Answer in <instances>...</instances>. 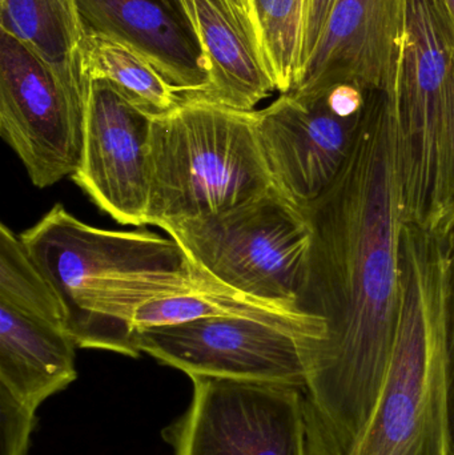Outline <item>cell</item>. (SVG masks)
<instances>
[{"label": "cell", "mask_w": 454, "mask_h": 455, "mask_svg": "<svg viewBox=\"0 0 454 455\" xmlns=\"http://www.w3.org/2000/svg\"><path fill=\"white\" fill-rule=\"evenodd\" d=\"M314 228L304 310L325 323L304 387L311 455H346L386 382L402 307L404 226L391 90H373L351 156L306 208Z\"/></svg>", "instance_id": "obj_1"}, {"label": "cell", "mask_w": 454, "mask_h": 455, "mask_svg": "<svg viewBox=\"0 0 454 455\" xmlns=\"http://www.w3.org/2000/svg\"><path fill=\"white\" fill-rule=\"evenodd\" d=\"M20 237L60 294L77 347L123 355L135 352L138 307L159 297L172 275L195 267L171 235L88 226L61 204Z\"/></svg>", "instance_id": "obj_2"}, {"label": "cell", "mask_w": 454, "mask_h": 455, "mask_svg": "<svg viewBox=\"0 0 454 455\" xmlns=\"http://www.w3.org/2000/svg\"><path fill=\"white\" fill-rule=\"evenodd\" d=\"M402 307L375 411L346 455H450L442 235L404 223Z\"/></svg>", "instance_id": "obj_3"}, {"label": "cell", "mask_w": 454, "mask_h": 455, "mask_svg": "<svg viewBox=\"0 0 454 455\" xmlns=\"http://www.w3.org/2000/svg\"><path fill=\"white\" fill-rule=\"evenodd\" d=\"M255 111L184 98L152 117L148 224L216 215L274 187Z\"/></svg>", "instance_id": "obj_4"}, {"label": "cell", "mask_w": 454, "mask_h": 455, "mask_svg": "<svg viewBox=\"0 0 454 455\" xmlns=\"http://www.w3.org/2000/svg\"><path fill=\"white\" fill-rule=\"evenodd\" d=\"M196 267L266 301L301 307L311 277L314 228L275 187L232 210L162 227Z\"/></svg>", "instance_id": "obj_5"}, {"label": "cell", "mask_w": 454, "mask_h": 455, "mask_svg": "<svg viewBox=\"0 0 454 455\" xmlns=\"http://www.w3.org/2000/svg\"><path fill=\"white\" fill-rule=\"evenodd\" d=\"M325 323L211 317L136 331L141 353L187 376L303 389Z\"/></svg>", "instance_id": "obj_6"}, {"label": "cell", "mask_w": 454, "mask_h": 455, "mask_svg": "<svg viewBox=\"0 0 454 455\" xmlns=\"http://www.w3.org/2000/svg\"><path fill=\"white\" fill-rule=\"evenodd\" d=\"M186 413L163 430L175 455H311L303 389L191 377Z\"/></svg>", "instance_id": "obj_7"}, {"label": "cell", "mask_w": 454, "mask_h": 455, "mask_svg": "<svg viewBox=\"0 0 454 455\" xmlns=\"http://www.w3.org/2000/svg\"><path fill=\"white\" fill-rule=\"evenodd\" d=\"M454 24L442 0H407L404 45L392 88L397 168L405 187L442 181Z\"/></svg>", "instance_id": "obj_8"}, {"label": "cell", "mask_w": 454, "mask_h": 455, "mask_svg": "<svg viewBox=\"0 0 454 455\" xmlns=\"http://www.w3.org/2000/svg\"><path fill=\"white\" fill-rule=\"evenodd\" d=\"M85 101L39 56L0 31V135L37 188L76 172Z\"/></svg>", "instance_id": "obj_9"}, {"label": "cell", "mask_w": 454, "mask_h": 455, "mask_svg": "<svg viewBox=\"0 0 454 455\" xmlns=\"http://www.w3.org/2000/svg\"><path fill=\"white\" fill-rule=\"evenodd\" d=\"M151 115L106 80H88L82 155L72 180L123 226H148Z\"/></svg>", "instance_id": "obj_10"}, {"label": "cell", "mask_w": 454, "mask_h": 455, "mask_svg": "<svg viewBox=\"0 0 454 455\" xmlns=\"http://www.w3.org/2000/svg\"><path fill=\"white\" fill-rule=\"evenodd\" d=\"M364 117L365 112L348 116L336 111L327 92L291 91L255 111L259 143L275 188L303 210L316 202L351 156Z\"/></svg>", "instance_id": "obj_11"}, {"label": "cell", "mask_w": 454, "mask_h": 455, "mask_svg": "<svg viewBox=\"0 0 454 455\" xmlns=\"http://www.w3.org/2000/svg\"><path fill=\"white\" fill-rule=\"evenodd\" d=\"M407 0H335L319 43L292 91L338 84L392 90L404 45Z\"/></svg>", "instance_id": "obj_12"}, {"label": "cell", "mask_w": 454, "mask_h": 455, "mask_svg": "<svg viewBox=\"0 0 454 455\" xmlns=\"http://www.w3.org/2000/svg\"><path fill=\"white\" fill-rule=\"evenodd\" d=\"M84 35H100L143 56L183 98L210 83L196 32L178 0H76Z\"/></svg>", "instance_id": "obj_13"}, {"label": "cell", "mask_w": 454, "mask_h": 455, "mask_svg": "<svg viewBox=\"0 0 454 455\" xmlns=\"http://www.w3.org/2000/svg\"><path fill=\"white\" fill-rule=\"evenodd\" d=\"M210 83L196 99L255 111L275 88L267 68L253 0H196Z\"/></svg>", "instance_id": "obj_14"}, {"label": "cell", "mask_w": 454, "mask_h": 455, "mask_svg": "<svg viewBox=\"0 0 454 455\" xmlns=\"http://www.w3.org/2000/svg\"><path fill=\"white\" fill-rule=\"evenodd\" d=\"M76 347L64 329L0 302V387L32 411L76 379Z\"/></svg>", "instance_id": "obj_15"}, {"label": "cell", "mask_w": 454, "mask_h": 455, "mask_svg": "<svg viewBox=\"0 0 454 455\" xmlns=\"http://www.w3.org/2000/svg\"><path fill=\"white\" fill-rule=\"evenodd\" d=\"M0 31L39 56L72 92L87 98L76 0H0Z\"/></svg>", "instance_id": "obj_16"}, {"label": "cell", "mask_w": 454, "mask_h": 455, "mask_svg": "<svg viewBox=\"0 0 454 455\" xmlns=\"http://www.w3.org/2000/svg\"><path fill=\"white\" fill-rule=\"evenodd\" d=\"M211 317H247L280 323L324 321L296 305L247 296L208 275L191 288L141 305L133 315L132 325L138 331L154 326L178 325Z\"/></svg>", "instance_id": "obj_17"}, {"label": "cell", "mask_w": 454, "mask_h": 455, "mask_svg": "<svg viewBox=\"0 0 454 455\" xmlns=\"http://www.w3.org/2000/svg\"><path fill=\"white\" fill-rule=\"evenodd\" d=\"M80 59L85 79L111 83L151 116L165 114L184 100L147 59L116 40L85 34Z\"/></svg>", "instance_id": "obj_18"}, {"label": "cell", "mask_w": 454, "mask_h": 455, "mask_svg": "<svg viewBox=\"0 0 454 455\" xmlns=\"http://www.w3.org/2000/svg\"><path fill=\"white\" fill-rule=\"evenodd\" d=\"M0 302L68 331L60 294L27 251L20 235L0 227Z\"/></svg>", "instance_id": "obj_19"}, {"label": "cell", "mask_w": 454, "mask_h": 455, "mask_svg": "<svg viewBox=\"0 0 454 455\" xmlns=\"http://www.w3.org/2000/svg\"><path fill=\"white\" fill-rule=\"evenodd\" d=\"M307 0H253L267 68L275 88L288 93L301 72Z\"/></svg>", "instance_id": "obj_20"}, {"label": "cell", "mask_w": 454, "mask_h": 455, "mask_svg": "<svg viewBox=\"0 0 454 455\" xmlns=\"http://www.w3.org/2000/svg\"><path fill=\"white\" fill-rule=\"evenodd\" d=\"M445 246L444 341L450 454L454 455V224L442 233Z\"/></svg>", "instance_id": "obj_21"}, {"label": "cell", "mask_w": 454, "mask_h": 455, "mask_svg": "<svg viewBox=\"0 0 454 455\" xmlns=\"http://www.w3.org/2000/svg\"><path fill=\"white\" fill-rule=\"evenodd\" d=\"M36 411L0 387V455H27Z\"/></svg>", "instance_id": "obj_22"}, {"label": "cell", "mask_w": 454, "mask_h": 455, "mask_svg": "<svg viewBox=\"0 0 454 455\" xmlns=\"http://www.w3.org/2000/svg\"><path fill=\"white\" fill-rule=\"evenodd\" d=\"M454 224V55L448 85L444 165H442V216L439 233Z\"/></svg>", "instance_id": "obj_23"}, {"label": "cell", "mask_w": 454, "mask_h": 455, "mask_svg": "<svg viewBox=\"0 0 454 455\" xmlns=\"http://www.w3.org/2000/svg\"><path fill=\"white\" fill-rule=\"evenodd\" d=\"M335 0H307L306 24H304L303 48H301V74L314 53L323 29L327 23L328 15L332 10ZM300 80V79H299ZM299 84V83H298Z\"/></svg>", "instance_id": "obj_24"}, {"label": "cell", "mask_w": 454, "mask_h": 455, "mask_svg": "<svg viewBox=\"0 0 454 455\" xmlns=\"http://www.w3.org/2000/svg\"><path fill=\"white\" fill-rule=\"evenodd\" d=\"M180 4L181 10H183L184 15L188 19L189 24H191L194 31L196 32L197 37L200 42V29L199 20H197V11H196V0H178ZM202 44V43H200Z\"/></svg>", "instance_id": "obj_25"}, {"label": "cell", "mask_w": 454, "mask_h": 455, "mask_svg": "<svg viewBox=\"0 0 454 455\" xmlns=\"http://www.w3.org/2000/svg\"><path fill=\"white\" fill-rule=\"evenodd\" d=\"M442 2H444L445 7L450 11V15L454 24V0H442Z\"/></svg>", "instance_id": "obj_26"}]
</instances>
